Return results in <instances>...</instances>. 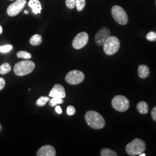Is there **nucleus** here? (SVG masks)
<instances>
[{"label": "nucleus", "mask_w": 156, "mask_h": 156, "mask_svg": "<svg viewBox=\"0 0 156 156\" xmlns=\"http://www.w3.org/2000/svg\"><path fill=\"white\" fill-rule=\"evenodd\" d=\"M85 120L90 127L95 129H102L105 125V121L104 117L99 113L94 111H89L86 112Z\"/></svg>", "instance_id": "obj_1"}, {"label": "nucleus", "mask_w": 156, "mask_h": 156, "mask_svg": "<svg viewBox=\"0 0 156 156\" xmlns=\"http://www.w3.org/2000/svg\"><path fill=\"white\" fill-rule=\"evenodd\" d=\"M35 68L33 62L24 60L16 63L13 68V71L16 75L23 76L32 73Z\"/></svg>", "instance_id": "obj_2"}, {"label": "nucleus", "mask_w": 156, "mask_h": 156, "mask_svg": "<svg viewBox=\"0 0 156 156\" xmlns=\"http://www.w3.org/2000/svg\"><path fill=\"white\" fill-rule=\"evenodd\" d=\"M146 149L145 142L139 138H136L128 144L126 147V151L128 155L131 156L139 155L144 152Z\"/></svg>", "instance_id": "obj_3"}, {"label": "nucleus", "mask_w": 156, "mask_h": 156, "mask_svg": "<svg viewBox=\"0 0 156 156\" xmlns=\"http://www.w3.org/2000/svg\"><path fill=\"white\" fill-rule=\"evenodd\" d=\"M104 51L106 55L112 56L116 53L120 49V43L116 37L110 36L103 45Z\"/></svg>", "instance_id": "obj_4"}, {"label": "nucleus", "mask_w": 156, "mask_h": 156, "mask_svg": "<svg viewBox=\"0 0 156 156\" xmlns=\"http://www.w3.org/2000/svg\"><path fill=\"white\" fill-rule=\"evenodd\" d=\"M111 12L113 19L118 24L123 26L127 24L128 15L122 6L119 5L113 6L112 8Z\"/></svg>", "instance_id": "obj_5"}, {"label": "nucleus", "mask_w": 156, "mask_h": 156, "mask_svg": "<svg viewBox=\"0 0 156 156\" xmlns=\"http://www.w3.org/2000/svg\"><path fill=\"white\" fill-rule=\"evenodd\" d=\"M112 107L117 111L124 112L129 107V102L127 97L123 95H116L112 100Z\"/></svg>", "instance_id": "obj_6"}, {"label": "nucleus", "mask_w": 156, "mask_h": 156, "mask_svg": "<svg viewBox=\"0 0 156 156\" xmlns=\"http://www.w3.org/2000/svg\"><path fill=\"white\" fill-rule=\"evenodd\" d=\"M84 79V74L79 70H73L67 73L66 81L69 84L75 85L82 83Z\"/></svg>", "instance_id": "obj_7"}, {"label": "nucleus", "mask_w": 156, "mask_h": 156, "mask_svg": "<svg viewBox=\"0 0 156 156\" xmlns=\"http://www.w3.org/2000/svg\"><path fill=\"white\" fill-rule=\"evenodd\" d=\"M26 0H16L7 8V13L9 16L13 17L18 15L26 5Z\"/></svg>", "instance_id": "obj_8"}, {"label": "nucleus", "mask_w": 156, "mask_h": 156, "mask_svg": "<svg viewBox=\"0 0 156 156\" xmlns=\"http://www.w3.org/2000/svg\"><path fill=\"white\" fill-rule=\"evenodd\" d=\"M89 41V35L86 32H81L76 35L73 40V48L75 49H80L87 45Z\"/></svg>", "instance_id": "obj_9"}, {"label": "nucleus", "mask_w": 156, "mask_h": 156, "mask_svg": "<svg viewBox=\"0 0 156 156\" xmlns=\"http://www.w3.org/2000/svg\"><path fill=\"white\" fill-rule=\"evenodd\" d=\"M111 31L105 27L101 28L95 35V42L97 45L102 46L105 44L106 39L111 36Z\"/></svg>", "instance_id": "obj_10"}, {"label": "nucleus", "mask_w": 156, "mask_h": 156, "mask_svg": "<svg viewBox=\"0 0 156 156\" xmlns=\"http://www.w3.org/2000/svg\"><path fill=\"white\" fill-rule=\"evenodd\" d=\"M49 96L51 97H58L63 98L66 97V93L64 87L60 84H56L51 90Z\"/></svg>", "instance_id": "obj_11"}, {"label": "nucleus", "mask_w": 156, "mask_h": 156, "mask_svg": "<svg viewBox=\"0 0 156 156\" xmlns=\"http://www.w3.org/2000/svg\"><path fill=\"white\" fill-rule=\"evenodd\" d=\"M56 151L53 146L51 145H45L39 148L37 153V156H55Z\"/></svg>", "instance_id": "obj_12"}, {"label": "nucleus", "mask_w": 156, "mask_h": 156, "mask_svg": "<svg viewBox=\"0 0 156 156\" xmlns=\"http://www.w3.org/2000/svg\"><path fill=\"white\" fill-rule=\"evenodd\" d=\"M28 5L32 9L34 14L37 15L41 13L42 8L39 0H30Z\"/></svg>", "instance_id": "obj_13"}, {"label": "nucleus", "mask_w": 156, "mask_h": 156, "mask_svg": "<svg viewBox=\"0 0 156 156\" xmlns=\"http://www.w3.org/2000/svg\"><path fill=\"white\" fill-rule=\"evenodd\" d=\"M139 76L141 79L147 78L150 74V69L149 67L145 65H140L138 69Z\"/></svg>", "instance_id": "obj_14"}, {"label": "nucleus", "mask_w": 156, "mask_h": 156, "mask_svg": "<svg viewBox=\"0 0 156 156\" xmlns=\"http://www.w3.org/2000/svg\"><path fill=\"white\" fill-rule=\"evenodd\" d=\"M138 111L141 114H146L149 111V106L145 101H140L136 106Z\"/></svg>", "instance_id": "obj_15"}, {"label": "nucleus", "mask_w": 156, "mask_h": 156, "mask_svg": "<svg viewBox=\"0 0 156 156\" xmlns=\"http://www.w3.org/2000/svg\"><path fill=\"white\" fill-rule=\"evenodd\" d=\"M42 42V36L39 34H35L30 39V43L33 46H38Z\"/></svg>", "instance_id": "obj_16"}, {"label": "nucleus", "mask_w": 156, "mask_h": 156, "mask_svg": "<svg viewBox=\"0 0 156 156\" xmlns=\"http://www.w3.org/2000/svg\"><path fill=\"white\" fill-rule=\"evenodd\" d=\"M11 71V66L8 62H5L0 66V74L1 75L6 74L9 73Z\"/></svg>", "instance_id": "obj_17"}, {"label": "nucleus", "mask_w": 156, "mask_h": 156, "mask_svg": "<svg viewBox=\"0 0 156 156\" xmlns=\"http://www.w3.org/2000/svg\"><path fill=\"white\" fill-rule=\"evenodd\" d=\"M17 57L20 58L29 60L31 58V54L27 51H19L17 53Z\"/></svg>", "instance_id": "obj_18"}, {"label": "nucleus", "mask_w": 156, "mask_h": 156, "mask_svg": "<svg viewBox=\"0 0 156 156\" xmlns=\"http://www.w3.org/2000/svg\"><path fill=\"white\" fill-rule=\"evenodd\" d=\"M101 156H117V153L115 151H112L110 149H103L101 151Z\"/></svg>", "instance_id": "obj_19"}, {"label": "nucleus", "mask_w": 156, "mask_h": 156, "mask_svg": "<svg viewBox=\"0 0 156 156\" xmlns=\"http://www.w3.org/2000/svg\"><path fill=\"white\" fill-rule=\"evenodd\" d=\"M63 102L64 101L62 100V98H58V97H53V98H51L49 101V105L50 106L53 107L57 105L58 104H62Z\"/></svg>", "instance_id": "obj_20"}, {"label": "nucleus", "mask_w": 156, "mask_h": 156, "mask_svg": "<svg viewBox=\"0 0 156 156\" xmlns=\"http://www.w3.org/2000/svg\"><path fill=\"white\" fill-rule=\"evenodd\" d=\"M49 101V98L48 97L42 96L39 97V98L36 101V104L39 106H43L46 105L47 102Z\"/></svg>", "instance_id": "obj_21"}, {"label": "nucleus", "mask_w": 156, "mask_h": 156, "mask_svg": "<svg viewBox=\"0 0 156 156\" xmlns=\"http://www.w3.org/2000/svg\"><path fill=\"white\" fill-rule=\"evenodd\" d=\"M86 5V0H76V6L78 11H83Z\"/></svg>", "instance_id": "obj_22"}, {"label": "nucleus", "mask_w": 156, "mask_h": 156, "mask_svg": "<svg viewBox=\"0 0 156 156\" xmlns=\"http://www.w3.org/2000/svg\"><path fill=\"white\" fill-rule=\"evenodd\" d=\"M146 39L151 42L156 41V33L154 31H151L146 35Z\"/></svg>", "instance_id": "obj_23"}, {"label": "nucleus", "mask_w": 156, "mask_h": 156, "mask_svg": "<svg viewBox=\"0 0 156 156\" xmlns=\"http://www.w3.org/2000/svg\"><path fill=\"white\" fill-rule=\"evenodd\" d=\"M66 4L68 8L73 9L76 6V0H66Z\"/></svg>", "instance_id": "obj_24"}, {"label": "nucleus", "mask_w": 156, "mask_h": 156, "mask_svg": "<svg viewBox=\"0 0 156 156\" xmlns=\"http://www.w3.org/2000/svg\"><path fill=\"white\" fill-rule=\"evenodd\" d=\"M12 49V46L10 45H5L0 47V51L2 53H6Z\"/></svg>", "instance_id": "obj_25"}, {"label": "nucleus", "mask_w": 156, "mask_h": 156, "mask_svg": "<svg viewBox=\"0 0 156 156\" xmlns=\"http://www.w3.org/2000/svg\"><path fill=\"white\" fill-rule=\"evenodd\" d=\"M75 112H76V110L74 106H68L67 107V113L69 116H73L75 113Z\"/></svg>", "instance_id": "obj_26"}, {"label": "nucleus", "mask_w": 156, "mask_h": 156, "mask_svg": "<svg viewBox=\"0 0 156 156\" xmlns=\"http://www.w3.org/2000/svg\"><path fill=\"white\" fill-rule=\"evenodd\" d=\"M151 116L153 120L156 122V106L154 107L151 112Z\"/></svg>", "instance_id": "obj_27"}, {"label": "nucleus", "mask_w": 156, "mask_h": 156, "mask_svg": "<svg viewBox=\"0 0 156 156\" xmlns=\"http://www.w3.org/2000/svg\"><path fill=\"white\" fill-rule=\"evenodd\" d=\"M5 86V80L3 78L0 77V90L3 89Z\"/></svg>", "instance_id": "obj_28"}, {"label": "nucleus", "mask_w": 156, "mask_h": 156, "mask_svg": "<svg viewBox=\"0 0 156 156\" xmlns=\"http://www.w3.org/2000/svg\"><path fill=\"white\" fill-rule=\"evenodd\" d=\"M55 110H56V112L58 114H61L62 113V109L61 108V107L60 106H57L55 108Z\"/></svg>", "instance_id": "obj_29"}, {"label": "nucleus", "mask_w": 156, "mask_h": 156, "mask_svg": "<svg viewBox=\"0 0 156 156\" xmlns=\"http://www.w3.org/2000/svg\"><path fill=\"white\" fill-rule=\"evenodd\" d=\"M139 156H146V154L145 153H141V154H140L138 155Z\"/></svg>", "instance_id": "obj_30"}, {"label": "nucleus", "mask_w": 156, "mask_h": 156, "mask_svg": "<svg viewBox=\"0 0 156 156\" xmlns=\"http://www.w3.org/2000/svg\"><path fill=\"white\" fill-rule=\"evenodd\" d=\"M2 27L0 26V34L2 33Z\"/></svg>", "instance_id": "obj_31"}, {"label": "nucleus", "mask_w": 156, "mask_h": 156, "mask_svg": "<svg viewBox=\"0 0 156 156\" xmlns=\"http://www.w3.org/2000/svg\"><path fill=\"white\" fill-rule=\"evenodd\" d=\"M24 13H26V14H28V12L27 11H24Z\"/></svg>", "instance_id": "obj_32"}, {"label": "nucleus", "mask_w": 156, "mask_h": 156, "mask_svg": "<svg viewBox=\"0 0 156 156\" xmlns=\"http://www.w3.org/2000/svg\"><path fill=\"white\" fill-rule=\"evenodd\" d=\"M9 1H13V0H9Z\"/></svg>", "instance_id": "obj_33"}, {"label": "nucleus", "mask_w": 156, "mask_h": 156, "mask_svg": "<svg viewBox=\"0 0 156 156\" xmlns=\"http://www.w3.org/2000/svg\"></svg>", "instance_id": "obj_34"}]
</instances>
